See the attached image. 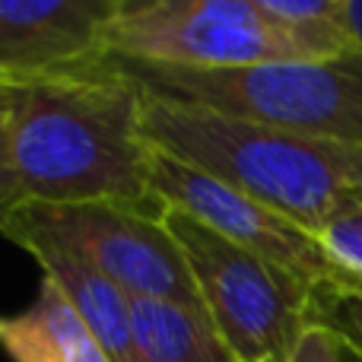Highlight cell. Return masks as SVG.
I'll return each mask as SVG.
<instances>
[{"label":"cell","instance_id":"cell-1","mask_svg":"<svg viewBox=\"0 0 362 362\" xmlns=\"http://www.w3.org/2000/svg\"><path fill=\"white\" fill-rule=\"evenodd\" d=\"M6 144L0 210L124 204L163 210L150 187L144 89L112 61L61 74L0 80Z\"/></svg>","mask_w":362,"mask_h":362},{"label":"cell","instance_id":"cell-2","mask_svg":"<svg viewBox=\"0 0 362 362\" xmlns=\"http://www.w3.org/2000/svg\"><path fill=\"white\" fill-rule=\"evenodd\" d=\"M144 137L153 150L248 194L312 235L362 204V146L235 121L146 89Z\"/></svg>","mask_w":362,"mask_h":362},{"label":"cell","instance_id":"cell-3","mask_svg":"<svg viewBox=\"0 0 362 362\" xmlns=\"http://www.w3.org/2000/svg\"><path fill=\"white\" fill-rule=\"evenodd\" d=\"M140 89L159 99L210 108L235 121L315 140L362 146V54L280 61L255 67H169L112 57Z\"/></svg>","mask_w":362,"mask_h":362},{"label":"cell","instance_id":"cell-4","mask_svg":"<svg viewBox=\"0 0 362 362\" xmlns=\"http://www.w3.org/2000/svg\"><path fill=\"white\" fill-rule=\"evenodd\" d=\"M102 48L108 57L200 70L325 61L261 0H121Z\"/></svg>","mask_w":362,"mask_h":362},{"label":"cell","instance_id":"cell-5","mask_svg":"<svg viewBox=\"0 0 362 362\" xmlns=\"http://www.w3.org/2000/svg\"><path fill=\"white\" fill-rule=\"evenodd\" d=\"M163 223L175 235L206 318L232 359L286 362L312 325L315 289L175 206H163Z\"/></svg>","mask_w":362,"mask_h":362},{"label":"cell","instance_id":"cell-6","mask_svg":"<svg viewBox=\"0 0 362 362\" xmlns=\"http://www.w3.org/2000/svg\"><path fill=\"white\" fill-rule=\"evenodd\" d=\"M48 229L64 245L112 280L127 299H165L204 308L175 235L165 229L163 210L124 204L74 206H6Z\"/></svg>","mask_w":362,"mask_h":362},{"label":"cell","instance_id":"cell-7","mask_svg":"<svg viewBox=\"0 0 362 362\" xmlns=\"http://www.w3.org/2000/svg\"><path fill=\"white\" fill-rule=\"evenodd\" d=\"M150 187L163 206H175L187 216L200 219L223 238L235 242L238 248L251 251L255 257L305 283L308 289H362L350 274H344L331 261L318 235L286 219L283 213L257 204L248 194L159 150H153L150 159Z\"/></svg>","mask_w":362,"mask_h":362},{"label":"cell","instance_id":"cell-8","mask_svg":"<svg viewBox=\"0 0 362 362\" xmlns=\"http://www.w3.org/2000/svg\"><path fill=\"white\" fill-rule=\"evenodd\" d=\"M121 0H0V80L61 74L105 57Z\"/></svg>","mask_w":362,"mask_h":362},{"label":"cell","instance_id":"cell-9","mask_svg":"<svg viewBox=\"0 0 362 362\" xmlns=\"http://www.w3.org/2000/svg\"><path fill=\"white\" fill-rule=\"evenodd\" d=\"M0 235L32 255L42 267V276L54 280L64 289L74 308L83 315L112 362H140L134 346V321L131 299L112 280L99 274L89 261H83L70 245H64L48 229L25 219L19 210H0Z\"/></svg>","mask_w":362,"mask_h":362},{"label":"cell","instance_id":"cell-10","mask_svg":"<svg viewBox=\"0 0 362 362\" xmlns=\"http://www.w3.org/2000/svg\"><path fill=\"white\" fill-rule=\"evenodd\" d=\"M0 350L10 362H112L54 280L42 276L25 312L0 318Z\"/></svg>","mask_w":362,"mask_h":362},{"label":"cell","instance_id":"cell-11","mask_svg":"<svg viewBox=\"0 0 362 362\" xmlns=\"http://www.w3.org/2000/svg\"><path fill=\"white\" fill-rule=\"evenodd\" d=\"M140 362H235L204 308L165 299H131Z\"/></svg>","mask_w":362,"mask_h":362},{"label":"cell","instance_id":"cell-12","mask_svg":"<svg viewBox=\"0 0 362 362\" xmlns=\"http://www.w3.org/2000/svg\"><path fill=\"white\" fill-rule=\"evenodd\" d=\"M312 321L337 334L346 356L362 362V289H315Z\"/></svg>","mask_w":362,"mask_h":362},{"label":"cell","instance_id":"cell-13","mask_svg":"<svg viewBox=\"0 0 362 362\" xmlns=\"http://www.w3.org/2000/svg\"><path fill=\"white\" fill-rule=\"evenodd\" d=\"M318 242L325 245L331 261L362 286V204L337 213L318 232Z\"/></svg>","mask_w":362,"mask_h":362},{"label":"cell","instance_id":"cell-14","mask_svg":"<svg viewBox=\"0 0 362 362\" xmlns=\"http://www.w3.org/2000/svg\"><path fill=\"white\" fill-rule=\"evenodd\" d=\"M344 356H346V350L337 340V334L327 331L325 325H315L312 321V325L302 331L299 344L293 346L286 362H344Z\"/></svg>","mask_w":362,"mask_h":362},{"label":"cell","instance_id":"cell-15","mask_svg":"<svg viewBox=\"0 0 362 362\" xmlns=\"http://www.w3.org/2000/svg\"><path fill=\"white\" fill-rule=\"evenodd\" d=\"M340 19H344V29L350 35L353 48L362 54V0H344L340 4Z\"/></svg>","mask_w":362,"mask_h":362},{"label":"cell","instance_id":"cell-16","mask_svg":"<svg viewBox=\"0 0 362 362\" xmlns=\"http://www.w3.org/2000/svg\"><path fill=\"white\" fill-rule=\"evenodd\" d=\"M4 144H6V99L0 93V156H4Z\"/></svg>","mask_w":362,"mask_h":362}]
</instances>
